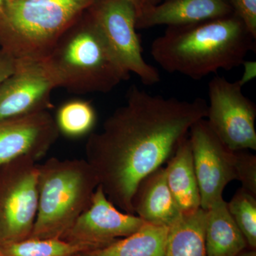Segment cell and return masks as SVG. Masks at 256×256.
I'll list each match as a JSON object with an SVG mask.
<instances>
[{"label":"cell","instance_id":"14","mask_svg":"<svg viewBox=\"0 0 256 256\" xmlns=\"http://www.w3.org/2000/svg\"><path fill=\"white\" fill-rule=\"evenodd\" d=\"M132 204L134 214L152 225L169 228L182 216L168 186L166 170L162 166L140 182Z\"/></svg>","mask_w":256,"mask_h":256},{"label":"cell","instance_id":"30","mask_svg":"<svg viewBox=\"0 0 256 256\" xmlns=\"http://www.w3.org/2000/svg\"><path fill=\"white\" fill-rule=\"evenodd\" d=\"M0 256H4V254H3L2 252L1 249H0Z\"/></svg>","mask_w":256,"mask_h":256},{"label":"cell","instance_id":"21","mask_svg":"<svg viewBox=\"0 0 256 256\" xmlns=\"http://www.w3.org/2000/svg\"><path fill=\"white\" fill-rule=\"evenodd\" d=\"M229 213L245 237L248 246L256 248V196L242 188L227 203Z\"/></svg>","mask_w":256,"mask_h":256},{"label":"cell","instance_id":"24","mask_svg":"<svg viewBox=\"0 0 256 256\" xmlns=\"http://www.w3.org/2000/svg\"><path fill=\"white\" fill-rule=\"evenodd\" d=\"M16 60L4 50H0V86L14 72Z\"/></svg>","mask_w":256,"mask_h":256},{"label":"cell","instance_id":"5","mask_svg":"<svg viewBox=\"0 0 256 256\" xmlns=\"http://www.w3.org/2000/svg\"><path fill=\"white\" fill-rule=\"evenodd\" d=\"M38 166V210L30 238L62 239L92 204L98 180L86 160L50 158Z\"/></svg>","mask_w":256,"mask_h":256},{"label":"cell","instance_id":"31","mask_svg":"<svg viewBox=\"0 0 256 256\" xmlns=\"http://www.w3.org/2000/svg\"><path fill=\"white\" fill-rule=\"evenodd\" d=\"M84 254V252H82ZM82 254H78V255H76L74 256H82Z\"/></svg>","mask_w":256,"mask_h":256},{"label":"cell","instance_id":"11","mask_svg":"<svg viewBox=\"0 0 256 256\" xmlns=\"http://www.w3.org/2000/svg\"><path fill=\"white\" fill-rule=\"evenodd\" d=\"M144 224L138 216L120 212L98 185L90 206L77 218L62 239L88 246L96 250L131 235Z\"/></svg>","mask_w":256,"mask_h":256},{"label":"cell","instance_id":"15","mask_svg":"<svg viewBox=\"0 0 256 256\" xmlns=\"http://www.w3.org/2000/svg\"><path fill=\"white\" fill-rule=\"evenodd\" d=\"M165 170L168 186L182 214L201 208L200 188L188 138L180 143L168 160Z\"/></svg>","mask_w":256,"mask_h":256},{"label":"cell","instance_id":"12","mask_svg":"<svg viewBox=\"0 0 256 256\" xmlns=\"http://www.w3.org/2000/svg\"><path fill=\"white\" fill-rule=\"evenodd\" d=\"M55 118L48 110L0 120V166L28 156L38 160L60 136Z\"/></svg>","mask_w":256,"mask_h":256},{"label":"cell","instance_id":"7","mask_svg":"<svg viewBox=\"0 0 256 256\" xmlns=\"http://www.w3.org/2000/svg\"><path fill=\"white\" fill-rule=\"evenodd\" d=\"M239 82L224 77L208 84L210 104L206 120L217 137L233 151L256 150V106L244 95Z\"/></svg>","mask_w":256,"mask_h":256},{"label":"cell","instance_id":"19","mask_svg":"<svg viewBox=\"0 0 256 256\" xmlns=\"http://www.w3.org/2000/svg\"><path fill=\"white\" fill-rule=\"evenodd\" d=\"M4 256H74L94 250L64 239L28 238L0 246Z\"/></svg>","mask_w":256,"mask_h":256},{"label":"cell","instance_id":"27","mask_svg":"<svg viewBox=\"0 0 256 256\" xmlns=\"http://www.w3.org/2000/svg\"><path fill=\"white\" fill-rule=\"evenodd\" d=\"M237 256H256V249L250 248V250H244Z\"/></svg>","mask_w":256,"mask_h":256},{"label":"cell","instance_id":"16","mask_svg":"<svg viewBox=\"0 0 256 256\" xmlns=\"http://www.w3.org/2000/svg\"><path fill=\"white\" fill-rule=\"evenodd\" d=\"M206 212L207 256H237L246 248L245 237L229 213L223 197L214 202Z\"/></svg>","mask_w":256,"mask_h":256},{"label":"cell","instance_id":"4","mask_svg":"<svg viewBox=\"0 0 256 256\" xmlns=\"http://www.w3.org/2000/svg\"><path fill=\"white\" fill-rule=\"evenodd\" d=\"M98 0H8L0 10L2 48L16 60H42Z\"/></svg>","mask_w":256,"mask_h":256},{"label":"cell","instance_id":"23","mask_svg":"<svg viewBox=\"0 0 256 256\" xmlns=\"http://www.w3.org/2000/svg\"><path fill=\"white\" fill-rule=\"evenodd\" d=\"M234 14L256 38V0H228Z\"/></svg>","mask_w":256,"mask_h":256},{"label":"cell","instance_id":"18","mask_svg":"<svg viewBox=\"0 0 256 256\" xmlns=\"http://www.w3.org/2000/svg\"><path fill=\"white\" fill-rule=\"evenodd\" d=\"M206 214L202 208L182 214L168 229L164 256H207Z\"/></svg>","mask_w":256,"mask_h":256},{"label":"cell","instance_id":"1","mask_svg":"<svg viewBox=\"0 0 256 256\" xmlns=\"http://www.w3.org/2000/svg\"><path fill=\"white\" fill-rule=\"evenodd\" d=\"M208 104L152 95L136 85L127 101L109 116L100 132L92 133L86 160L108 198L134 214L132 198L140 182L162 166L188 137L192 126L206 119Z\"/></svg>","mask_w":256,"mask_h":256},{"label":"cell","instance_id":"25","mask_svg":"<svg viewBox=\"0 0 256 256\" xmlns=\"http://www.w3.org/2000/svg\"><path fill=\"white\" fill-rule=\"evenodd\" d=\"M242 65L244 66V73L239 82L244 86L248 82L254 80L256 76V62L252 60H245Z\"/></svg>","mask_w":256,"mask_h":256},{"label":"cell","instance_id":"17","mask_svg":"<svg viewBox=\"0 0 256 256\" xmlns=\"http://www.w3.org/2000/svg\"><path fill=\"white\" fill-rule=\"evenodd\" d=\"M168 229L146 223L131 235L82 256H164Z\"/></svg>","mask_w":256,"mask_h":256},{"label":"cell","instance_id":"26","mask_svg":"<svg viewBox=\"0 0 256 256\" xmlns=\"http://www.w3.org/2000/svg\"><path fill=\"white\" fill-rule=\"evenodd\" d=\"M127 1L130 2L134 6V8L137 10L138 15L139 14L142 9L143 0H127Z\"/></svg>","mask_w":256,"mask_h":256},{"label":"cell","instance_id":"8","mask_svg":"<svg viewBox=\"0 0 256 256\" xmlns=\"http://www.w3.org/2000/svg\"><path fill=\"white\" fill-rule=\"evenodd\" d=\"M88 12L124 68L144 85L158 84L159 70L143 58L134 6L127 0H98Z\"/></svg>","mask_w":256,"mask_h":256},{"label":"cell","instance_id":"20","mask_svg":"<svg viewBox=\"0 0 256 256\" xmlns=\"http://www.w3.org/2000/svg\"><path fill=\"white\" fill-rule=\"evenodd\" d=\"M54 118L60 133L68 138H78L92 132L97 116L89 101L74 99L60 106Z\"/></svg>","mask_w":256,"mask_h":256},{"label":"cell","instance_id":"22","mask_svg":"<svg viewBox=\"0 0 256 256\" xmlns=\"http://www.w3.org/2000/svg\"><path fill=\"white\" fill-rule=\"evenodd\" d=\"M236 180L242 184V188L256 196V156L246 152L236 151Z\"/></svg>","mask_w":256,"mask_h":256},{"label":"cell","instance_id":"2","mask_svg":"<svg viewBox=\"0 0 256 256\" xmlns=\"http://www.w3.org/2000/svg\"><path fill=\"white\" fill-rule=\"evenodd\" d=\"M256 38L233 14L225 18L169 26L152 42L150 54L170 74L198 80L220 70L242 66L256 50Z\"/></svg>","mask_w":256,"mask_h":256},{"label":"cell","instance_id":"29","mask_svg":"<svg viewBox=\"0 0 256 256\" xmlns=\"http://www.w3.org/2000/svg\"><path fill=\"white\" fill-rule=\"evenodd\" d=\"M152 0H143V6L146 4H149V3H151ZM142 6V8H143Z\"/></svg>","mask_w":256,"mask_h":256},{"label":"cell","instance_id":"10","mask_svg":"<svg viewBox=\"0 0 256 256\" xmlns=\"http://www.w3.org/2000/svg\"><path fill=\"white\" fill-rule=\"evenodd\" d=\"M55 88L43 60H16L14 72L0 86V120L48 110Z\"/></svg>","mask_w":256,"mask_h":256},{"label":"cell","instance_id":"6","mask_svg":"<svg viewBox=\"0 0 256 256\" xmlns=\"http://www.w3.org/2000/svg\"><path fill=\"white\" fill-rule=\"evenodd\" d=\"M38 166L28 156L0 166V246L31 236L38 210Z\"/></svg>","mask_w":256,"mask_h":256},{"label":"cell","instance_id":"3","mask_svg":"<svg viewBox=\"0 0 256 256\" xmlns=\"http://www.w3.org/2000/svg\"><path fill=\"white\" fill-rule=\"evenodd\" d=\"M88 10L64 32L43 60L56 88L76 94H107L129 80L130 74L116 58Z\"/></svg>","mask_w":256,"mask_h":256},{"label":"cell","instance_id":"28","mask_svg":"<svg viewBox=\"0 0 256 256\" xmlns=\"http://www.w3.org/2000/svg\"><path fill=\"white\" fill-rule=\"evenodd\" d=\"M8 0H0V10H2V8L4 6V5L6 4V2H8Z\"/></svg>","mask_w":256,"mask_h":256},{"label":"cell","instance_id":"9","mask_svg":"<svg viewBox=\"0 0 256 256\" xmlns=\"http://www.w3.org/2000/svg\"><path fill=\"white\" fill-rule=\"evenodd\" d=\"M188 134L201 208L207 210L223 197L226 185L236 180V151L229 149L217 137L206 119L194 124Z\"/></svg>","mask_w":256,"mask_h":256},{"label":"cell","instance_id":"13","mask_svg":"<svg viewBox=\"0 0 256 256\" xmlns=\"http://www.w3.org/2000/svg\"><path fill=\"white\" fill-rule=\"evenodd\" d=\"M233 14L228 0H164L160 4L144 5L138 15L136 28L185 26Z\"/></svg>","mask_w":256,"mask_h":256}]
</instances>
